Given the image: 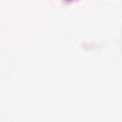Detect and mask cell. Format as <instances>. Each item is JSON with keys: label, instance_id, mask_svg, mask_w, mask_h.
<instances>
[]
</instances>
